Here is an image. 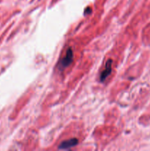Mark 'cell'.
Segmentation results:
<instances>
[{
    "mask_svg": "<svg viewBox=\"0 0 150 151\" xmlns=\"http://www.w3.org/2000/svg\"><path fill=\"white\" fill-rule=\"evenodd\" d=\"M78 141L77 139L76 138H72L70 139L69 140H66V141H63L59 145L58 149L59 150H67V149H70L71 147H75L76 145H77Z\"/></svg>",
    "mask_w": 150,
    "mask_h": 151,
    "instance_id": "obj_2",
    "label": "cell"
},
{
    "mask_svg": "<svg viewBox=\"0 0 150 151\" xmlns=\"http://www.w3.org/2000/svg\"><path fill=\"white\" fill-rule=\"evenodd\" d=\"M112 62L113 60L111 59H109L107 60V61L106 62L105 64V69H104L102 72L101 73V75H100V81L101 82H104L106 80V78L110 75L112 71Z\"/></svg>",
    "mask_w": 150,
    "mask_h": 151,
    "instance_id": "obj_3",
    "label": "cell"
},
{
    "mask_svg": "<svg viewBox=\"0 0 150 151\" xmlns=\"http://www.w3.org/2000/svg\"><path fill=\"white\" fill-rule=\"evenodd\" d=\"M73 51H72V49L71 48V47H69L67 50V51H66V55H65V57H63V58L60 60V62H59L58 69H60V70L65 69L66 67H68V66L71 63V62L73 61Z\"/></svg>",
    "mask_w": 150,
    "mask_h": 151,
    "instance_id": "obj_1",
    "label": "cell"
}]
</instances>
